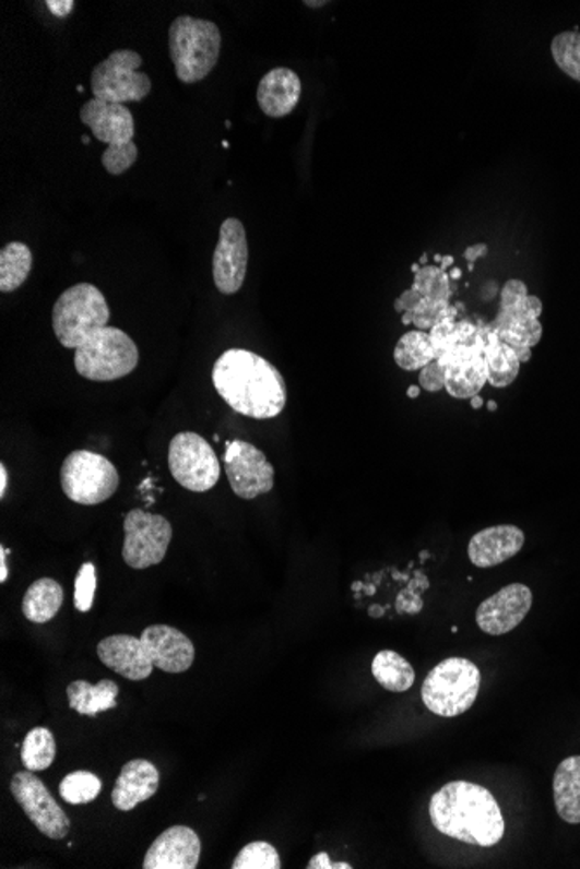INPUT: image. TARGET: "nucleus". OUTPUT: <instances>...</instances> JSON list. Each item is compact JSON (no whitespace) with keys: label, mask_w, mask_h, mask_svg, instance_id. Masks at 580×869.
Instances as JSON below:
<instances>
[{"label":"nucleus","mask_w":580,"mask_h":869,"mask_svg":"<svg viewBox=\"0 0 580 869\" xmlns=\"http://www.w3.org/2000/svg\"><path fill=\"white\" fill-rule=\"evenodd\" d=\"M212 384L223 402L244 417L268 420L287 405V384L279 368L252 350H225L212 367Z\"/></svg>","instance_id":"f257e3e1"},{"label":"nucleus","mask_w":580,"mask_h":869,"mask_svg":"<svg viewBox=\"0 0 580 869\" xmlns=\"http://www.w3.org/2000/svg\"><path fill=\"white\" fill-rule=\"evenodd\" d=\"M429 818L438 832L476 847H494L506 832L494 795L470 781H452L433 795Z\"/></svg>","instance_id":"f03ea898"},{"label":"nucleus","mask_w":580,"mask_h":869,"mask_svg":"<svg viewBox=\"0 0 580 869\" xmlns=\"http://www.w3.org/2000/svg\"><path fill=\"white\" fill-rule=\"evenodd\" d=\"M81 122L90 127L94 138L106 144L102 162L106 172L122 176L138 160V146L134 143L137 123L126 105L99 102L93 97L81 108Z\"/></svg>","instance_id":"7ed1b4c3"},{"label":"nucleus","mask_w":580,"mask_h":869,"mask_svg":"<svg viewBox=\"0 0 580 869\" xmlns=\"http://www.w3.org/2000/svg\"><path fill=\"white\" fill-rule=\"evenodd\" d=\"M543 302L537 296H530L529 288L521 279H509L500 290L499 312L492 321L490 329L500 341L512 347L521 365L532 359V349L543 338Z\"/></svg>","instance_id":"20e7f679"},{"label":"nucleus","mask_w":580,"mask_h":869,"mask_svg":"<svg viewBox=\"0 0 580 869\" xmlns=\"http://www.w3.org/2000/svg\"><path fill=\"white\" fill-rule=\"evenodd\" d=\"M169 52L179 81H204L220 60V28L209 20L179 16L169 28Z\"/></svg>","instance_id":"39448f33"},{"label":"nucleus","mask_w":580,"mask_h":869,"mask_svg":"<svg viewBox=\"0 0 580 869\" xmlns=\"http://www.w3.org/2000/svg\"><path fill=\"white\" fill-rule=\"evenodd\" d=\"M110 306L93 283L67 288L52 308V330L61 346L76 349L94 332L110 323Z\"/></svg>","instance_id":"423d86ee"},{"label":"nucleus","mask_w":580,"mask_h":869,"mask_svg":"<svg viewBox=\"0 0 580 869\" xmlns=\"http://www.w3.org/2000/svg\"><path fill=\"white\" fill-rule=\"evenodd\" d=\"M482 674L467 658H447L438 663L424 680V705L440 717H459L475 705Z\"/></svg>","instance_id":"0eeeda50"},{"label":"nucleus","mask_w":580,"mask_h":869,"mask_svg":"<svg viewBox=\"0 0 580 869\" xmlns=\"http://www.w3.org/2000/svg\"><path fill=\"white\" fill-rule=\"evenodd\" d=\"M140 364V350L123 330L103 326L75 349V370L94 382H114L128 377Z\"/></svg>","instance_id":"6e6552de"},{"label":"nucleus","mask_w":580,"mask_h":869,"mask_svg":"<svg viewBox=\"0 0 580 869\" xmlns=\"http://www.w3.org/2000/svg\"><path fill=\"white\" fill-rule=\"evenodd\" d=\"M63 493L79 505H99L119 490V471L106 456L75 450L61 465Z\"/></svg>","instance_id":"1a4fd4ad"},{"label":"nucleus","mask_w":580,"mask_h":869,"mask_svg":"<svg viewBox=\"0 0 580 869\" xmlns=\"http://www.w3.org/2000/svg\"><path fill=\"white\" fill-rule=\"evenodd\" d=\"M143 58L131 49L111 52L105 61L94 68L91 75V91L99 102L126 103L143 102L152 93V81L140 72Z\"/></svg>","instance_id":"9d476101"},{"label":"nucleus","mask_w":580,"mask_h":869,"mask_svg":"<svg viewBox=\"0 0 580 869\" xmlns=\"http://www.w3.org/2000/svg\"><path fill=\"white\" fill-rule=\"evenodd\" d=\"M169 471L178 485L193 493L212 490L221 477L216 452L204 436L191 431L170 439Z\"/></svg>","instance_id":"9b49d317"},{"label":"nucleus","mask_w":580,"mask_h":869,"mask_svg":"<svg viewBox=\"0 0 580 869\" xmlns=\"http://www.w3.org/2000/svg\"><path fill=\"white\" fill-rule=\"evenodd\" d=\"M173 540V526L164 515L132 509L123 517L122 559L132 570L161 564Z\"/></svg>","instance_id":"f8f14e48"},{"label":"nucleus","mask_w":580,"mask_h":869,"mask_svg":"<svg viewBox=\"0 0 580 869\" xmlns=\"http://www.w3.org/2000/svg\"><path fill=\"white\" fill-rule=\"evenodd\" d=\"M225 471L232 490L244 500L270 493L275 486V467L258 447L244 439L226 441Z\"/></svg>","instance_id":"ddd939ff"},{"label":"nucleus","mask_w":580,"mask_h":869,"mask_svg":"<svg viewBox=\"0 0 580 869\" xmlns=\"http://www.w3.org/2000/svg\"><path fill=\"white\" fill-rule=\"evenodd\" d=\"M11 794L14 800L25 810L26 818L38 832L47 838H67L70 832V819L58 806L51 791L32 771L16 773L11 779Z\"/></svg>","instance_id":"4468645a"},{"label":"nucleus","mask_w":580,"mask_h":869,"mask_svg":"<svg viewBox=\"0 0 580 869\" xmlns=\"http://www.w3.org/2000/svg\"><path fill=\"white\" fill-rule=\"evenodd\" d=\"M485 332L487 325L482 326V335L475 341L459 344L438 358V364L443 368L445 391L455 400H471L482 393L483 385L487 384L485 372Z\"/></svg>","instance_id":"2eb2a0df"},{"label":"nucleus","mask_w":580,"mask_h":869,"mask_svg":"<svg viewBox=\"0 0 580 869\" xmlns=\"http://www.w3.org/2000/svg\"><path fill=\"white\" fill-rule=\"evenodd\" d=\"M249 266V243L241 221L228 217L221 224L214 258H212V276L214 285L223 296H234L246 282Z\"/></svg>","instance_id":"dca6fc26"},{"label":"nucleus","mask_w":580,"mask_h":869,"mask_svg":"<svg viewBox=\"0 0 580 869\" xmlns=\"http://www.w3.org/2000/svg\"><path fill=\"white\" fill-rule=\"evenodd\" d=\"M532 604V591L523 583H511L480 604L476 623L488 635H505L525 620Z\"/></svg>","instance_id":"f3484780"},{"label":"nucleus","mask_w":580,"mask_h":869,"mask_svg":"<svg viewBox=\"0 0 580 869\" xmlns=\"http://www.w3.org/2000/svg\"><path fill=\"white\" fill-rule=\"evenodd\" d=\"M146 656L153 667L167 674L188 671L196 662V646L181 630L169 624H150L141 633Z\"/></svg>","instance_id":"a211bd4d"},{"label":"nucleus","mask_w":580,"mask_h":869,"mask_svg":"<svg viewBox=\"0 0 580 869\" xmlns=\"http://www.w3.org/2000/svg\"><path fill=\"white\" fill-rule=\"evenodd\" d=\"M202 844L190 826L169 828L162 833L144 856V869H196L199 866Z\"/></svg>","instance_id":"6ab92c4d"},{"label":"nucleus","mask_w":580,"mask_h":869,"mask_svg":"<svg viewBox=\"0 0 580 869\" xmlns=\"http://www.w3.org/2000/svg\"><path fill=\"white\" fill-rule=\"evenodd\" d=\"M525 547V533L514 524H499L475 533L467 545L471 564L482 570L496 568Z\"/></svg>","instance_id":"aec40b11"},{"label":"nucleus","mask_w":580,"mask_h":869,"mask_svg":"<svg viewBox=\"0 0 580 869\" xmlns=\"http://www.w3.org/2000/svg\"><path fill=\"white\" fill-rule=\"evenodd\" d=\"M98 658L105 667L129 680H144L152 676L153 663L144 651L141 639L128 633H117L99 641Z\"/></svg>","instance_id":"412c9836"},{"label":"nucleus","mask_w":580,"mask_h":869,"mask_svg":"<svg viewBox=\"0 0 580 869\" xmlns=\"http://www.w3.org/2000/svg\"><path fill=\"white\" fill-rule=\"evenodd\" d=\"M161 785L158 769L149 760L134 759L120 769L111 791L115 809L129 812L157 794Z\"/></svg>","instance_id":"4be33fe9"},{"label":"nucleus","mask_w":580,"mask_h":869,"mask_svg":"<svg viewBox=\"0 0 580 869\" xmlns=\"http://www.w3.org/2000/svg\"><path fill=\"white\" fill-rule=\"evenodd\" d=\"M301 94V79L296 72L288 68H273L259 82V108L267 117L284 119L296 110Z\"/></svg>","instance_id":"5701e85b"},{"label":"nucleus","mask_w":580,"mask_h":869,"mask_svg":"<svg viewBox=\"0 0 580 869\" xmlns=\"http://www.w3.org/2000/svg\"><path fill=\"white\" fill-rule=\"evenodd\" d=\"M119 691V683L110 679L99 680L98 683L73 680L67 688V698L70 709L75 710L76 714L96 717L102 712L117 709Z\"/></svg>","instance_id":"b1692460"},{"label":"nucleus","mask_w":580,"mask_h":869,"mask_svg":"<svg viewBox=\"0 0 580 869\" xmlns=\"http://www.w3.org/2000/svg\"><path fill=\"white\" fill-rule=\"evenodd\" d=\"M556 812L567 824H580V755L567 757L553 777Z\"/></svg>","instance_id":"393cba45"},{"label":"nucleus","mask_w":580,"mask_h":869,"mask_svg":"<svg viewBox=\"0 0 580 869\" xmlns=\"http://www.w3.org/2000/svg\"><path fill=\"white\" fill-rule=\"evenodd\" d=\"M483 356H485L487 384H490L492 388H509L520 376L521 361L518 359L517 353L492 332L490 325H487V332H485Z\"/></svg>","instance_id":"a878e982"},{"label":"nucleus","mask_w":580,"mask_h":869,"mask_svg":"<svg viewBox=\"0 0 580 869\" xmlns=\"http://www.w3.org/2000/svg\"><path fill=\"white\" fill-rule=\"evenodd\" d=\"M63 600L64 592L60 583L52 579H38L26 588L22 611L32 623H47L58 615Z\"/></svg>","instance_id":"bb28decb"},{"label":"nucleus","mask_w":580,"mask_h":869,"mask_svg":"<svg viewBox=\"0 0 580 869\" xmlns=\"http://www.w3.org/2000/svg\"><path fill=\"white\" fill-rule=\"evenodd\" d=\"M372 676L379 686L391 692H405L414 686L415 671L402 654L384 650L372 659Z\"/></svg>","instance_id":"cd10ccee"},{"label":"nucleus","mask_w":580,"mask_h":869,"mask_svg":"<svg viewBox=\"0 0 580 869\" xmlns=\"http://www.w3.org/2000/svg\"><path fill=\"white\" fill-rule=\"evenodd\" d=\"M32 264L31 247L22 241H11L0 250V291L11 294L22 287L31 276Z\"/></svg>","instance_id":"c85d7f7f"},{"label":"nucleus","mask_w":580,"mask_h":869,"mask_svg":"<svg viewBox=\"0 0 580 869\" xmlns=\"http://www.w3.org/2000/svg\"><path fill=\"white\" fill-rule=\"evenodd\" d=\"M394 364L399 365L405 372H417L428 367L431 361L437 359V350L433 347L429 332L414 330L402 335L394 347Z\"/></svg>","instance_id":"c756f323"},{"label":"nucleus","mask_w":580,"mask_h":869,"mask_svg":"<svg viewBox=\"0 0 580 869\" xmlns=\"http://www.w3.org/2000/svg\"><path fill=\"white\" fill-rule=\"evenodd\" d=\"M56 759V741L51 730L35 727L25 736L22 747V762L32 773L46 771Z\"/></svg>","instance_id":"7c9ffc66"},{"label":"nucleus","mask_w":580,"mask_h":869,"mask_svg":"<svg viewBox=\"0 0 580 869\" xmlns=\"http://www.w3.org/2000/svg\"><path fill=\"white\" fill-rule=\"evenodd\" d=\"M103 783L90 771H75L60 783V795L64 802L72 806L91 803L102 794Z\"/></svg>","instance_id":"2f4dec72"},{"label":"nucleus","mask_w":580,"mask_h":869,"mask_svg":"<svg viewBox=\"0 0 580 869\" xmlns=\"http://www.w3.org/2000/svg\"><path fill=\"white\" fill-rule=\"evenodd\" d=\"M551 55L559 70L572 81L580 82V34L561 32L551 43Z\"/></svg>","instance_id":"473e14b6"},{"label":"nucleus","mask_w":580,"mask_h":869,"mask_svg":"<svg viewBox=\"0 0 580 869\" xmlns=\"http://www.w3.org/2000/svg\"><path fill=\"white\" fill-rule=\"evenodd\" d=\"M452 279L449 273L438 266H424L423 270L414 276V285L412 287L419 291L424 299L431 300H450L452 297Z\"/></svg>","instance_id":"72a5a7b5"},{"label":"nucleus","mask_w":580,"mask_h":869,"mask_svg":"<svg viewBox=\"0 0 580 869\" xmlns=\"http://www.w3.org/2000/svg\"><path fill=\"white\" fill-rule=\"evenodd\" d=\"M234 869H280L282 861H280L279 853L272 844L268 842H252L241 848L238 856L235 857Z\"/></svg>","instance_id":"f704fd0d"},{"label":"nucleus","mask_w":580,"mask_h":869,"mask_svg":"<svg viewBox=\"0 0 580 869\" xmlns=\"http://www.w3.org/2000/svg\"><path fill=\"white\" fill-rule=\"evenodd\" d=\"M412 312V325L423 332H429L443 320H458V306L450 305V300L423 299Z\"/></svg>","instance_id":"c9c22d12"},{"label":"nucleus","mask_w":580,"mask_h":869,"mask_svg":"<svg viewBox=\"0 0 580 869\" xmlns=\"http://www.w3.org/2000/svg\"><path fill=\"white\" fill-rule=\"evenodd\" d=\"M96 566L93 562L82 564L75 579V608L81 612L91 611L96 594Z\"/></svg>","instance_id":"e433bc0d"},{"label":"nucleus","mask_w":580,"mask_h":869,"mask_svg":"<svg viewBox=\"0 0 580 869\" xmlns=\"http://www.w3.org/2000/svg\"><path fill=\"white\" fill-rule=\"evenodd\" d=\"M419 385L428 393H440L441 389H445L443 368L438 364V359L421 370Z\"/></svg>","instance_id":"4c0bfd02"},{"label":"nucleus","mask_w":580,"mask_h":869,"mask_svg":"<svg viewBox=\"0 0 580 869\" xmlns=\"http://www.w3.org/2000/svg\"><path fill=\"white\" fill-rule=\"evenodd\" d=\"M423 299L424 297L414 287L409 288V290L403 291L399 299L394 300V311L402 312V314L403 312L414 311Z\"/></svg>","instance_id":"58836bf2"},{"label":"nucleus","mask_w":580,"mask_h":869,"mask_svg":"<svg viewBox=\"0 0 580 869\" xmlns=\"http://www.w3.org/2000/svg\"><path fill=\"white\" fill-rule=\"evenodd\" d=\"M308 869H352L346 862H332L329 854L322 853L315 856L306 866Z\"/></svg>","instance_id":"ea45409f"},{"label":"nucleus","mask_w":580,"mask_h":869,"mask_svg":"<svg viewBox=\"0 0 580 869\" xmlns=\"http://www.w3.org/2000/svg\"><path fill=\"white\" fill-rule=\"evenodd\" d=\"M46 5L55 16L67 17L72 13L75 2L72 0H47Z\"/></svg>","instance_id":"a19ab883"},{"label":"nucleus","mask_w":580,"mask_h":869,"mask_svg":"<svg viewBox=\"0 0 580 869\" xmlns=\"http://www.w3.org/2000/svg\"><path fill=\"white\" fill-rule=\"evenodd\" d=\"M488 253V247L485 243H476V246L467 247L466 252H464V258L470 264H475L478 259L485 258Z\"/></svg>","instance_id":"79ce46f5"},{"label":"nucleus","mask_w":580,"mask_h":869,"mask_svg":"<svg viewBox=\"0 0 580 869\" xmlns=\"http://www.w3.org/2000/svg\"><path fill=\"white\" fill-rule=\"evenodd\" d=\"M8 552L9 550L2 545L0 547V583H5L9 579Z\"/></svg>","instance_id":"37998d69"},{"label":"nucleus","mask_w":580,"mask_h":869,"mask_svg":"<svg viewBox=\"0 0 580 869\" xmlns=\"http://www.w3.org/2000/svg\"><path fill=\"white\" fill-rule=\"evenodd\" d=\"M9 473L5 464H0V498H4L8 493Z\"/></svg>","instance_id":"c03bdc74"},{"label":"nucleus","mask_w":580,"mask_h":869,"mask_svg":"<svg viewBox=\"0 0 580 869\" xmlns=\"http://www.w3.org/2000/svg\"><path fill=\"white\" fill-rule=\"evenodd\" d=\"M407 396L411 397V400H417V397L421 396V385H411V388L407 389Z\"/></svg>","instance_id":"a18cd8bd"},{"label":"nucleus","mask_w":580,"mask_h":869,"mask_svg":"<svg viewBox=\"0 0 580 869\" xmlns=\"http://www.w3.org/2000/svg\"><path fill=\"white\" fill-rule=\"evenodd\" d=\"M452 266H453V258H452V255H443V259H441V266H440L441 270L449 271L450 267H452Z\"/></svg>","instance_id":"49530a36"},{"label":"nucleus","mask_w":580,"mask_h":869,"mask_svg":"<svg viewBox=\"0 0 580 869\" xmlns=\"http://www.w3.org/2000/svg\"><path fill=\"white\" fill-rule=\"evenodd\" d=\"M470 403H471V408L473 409L483 408V405H485V403H483V397L480 396V394L478 396L471 397Z\"/></svg>","instance_id":"de8ad7c7"},{"label":"nucleus","mask_w":580,"mask_h":869,"mask_svg":"<svg viewBox=\"0 0 580 869\" xmlns=\"http://www.w3.org/2000/svg\"><path fill=\"white\" fill-rule=\"evenodd\" d=\"M402 323L403 325H412V312H403L402 314Z\"/></svg>","instance_id":"09e8293b"},{"label":"nucleus","mask_w":580,"mask_h":869,"mask_svg":"<svg viewBox=\"0 0 580 869\" xmlns=\"http://www.w3.org/2000/svg\"><path fill=\"white\" fill-rule=\"evenodd\" d=\"M450 279H459L462 276V271L459 267H453L449 273Z\"/></svg>","instance_id":"8fccbe9b"},{"label":"nucleus","mask_w":580,"mask_h":869,"mask_svg":"<svg viewBox=\"0 0 580 869\" xmlns=\"http://www.w3.org/2000/svg\"><path fill=\"white\" fill-rule=\"evenodd\" d=\"M421 270H423V266H421L419 262H417V264H412L411 266V271L414 273V276L417 275Z\"/></svg>","instance_id":"3c124183"},{"label":"nucleus","mask_w":580,"mask_h":869,"mask_svg":"<svg viewBox=\"0 0 580 869\" xmlns=\"http://www.w3.org/2000/svg\"><path fill=\"white\" fill-rule=\"evenodd\" d=\"M419 264L423 267L426 266V264H428V253H423V255H421Z\"/></svg>","instance_id":"603ef678"},{"label":"nucleus","mask_w":580,"mask_h":869,"mask_svg":"<svg viewBox=\"0 0 580 869\" xmlns=\"http://www.w3.org/2000/svg\"><path fill=\"white\" fill-rule=\"evenodd\" d=\"M305 4L309 5V8H320V5L327 4V2H309V0H306Z\"/></svg>","instance_id":"864d4df0"},{"label":"nucleus","mask_w":580,"mask_h":869,"mask_svg":"<svg viewBox=\"0 0 580 869\" xmlns=\"http://www.w3.org/2000/svg\"><path fill=\"white\" fill-rule=\"evenodd\" d=\"M487 406H488V409H490V412H496V409H497V403L496 402H487Z\"/></svg>","instance_id":"5fc2aeb1"},{"label":"nucleus","mask_w":580,"mask_h":869,"mask_svg":"<svg viewBox=\"0 0 580 869\" xmlns=\"http://www.w3.org/2000/svg\"><path fill=\"white\" fill-rule=\"evenodd\" d=\"M441 259H443V255H440V253H437V255H435V262H437V264H440Z\"/></svg>","instance_id":"6e6d98bb"},{"label":"nucleus","mask_w":580,"mask_h":869,"mask_svg":"<svg viewBox=\"0 0 580 869\" xmlns=\"http://www.w3.org/2000/svg\"><path fill=\"white\" fill-rule=\"evenodd\" d=\"M82 141H84L85 144H90L91 141L90 135H84V138H82Z\"/></svg>","instance_id":"4d7b16f0"}]
</instances>
